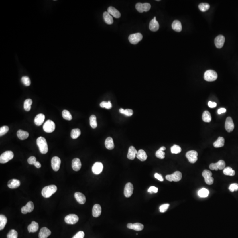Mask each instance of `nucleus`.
Returning a JSON list of instances; mask_svg holds the SVG:
<instances>
[{
  "mask_svg": "<svg viewBox=\"0 0 238 238\" xmlns=\"http://www.w3.org/2000/svg\"><path fill=\"white\" fill-rule=\"evenodd\" d=\"M154 176L156 179H158V180L160 181H163V178L162 176L160 174H158V173H155L154 175Z\"/></svg>",
  "mask_w": 238,
  "mask_h": 238,
  "instance_id": "obj_57",
  "label": "nucleus"
},
{
  "mask_svg": "<svg viewBox=\"0 0 238 238\" xmlns=\"http://www.w3.org/2000/svg\"><path fill=\"white\" fill-rule=\"evenodd\" d=\"M65 222L69 225H74L79 221V217L75 214H69L64 218Z\"/></svg>",
  "mask_w": 238,
  "mask_h": 238,
  "instance_id": "obj_12",
  "label": "nucleus"
},
{
  "mask_svg": "<svg viewBox=\"0 0 238 238\" xmlns=\"http://www.w3.org/2000/svg\"><path fill=\"white\" fill-rule=\"evenodd\" d=\"M202 119L203 121L205 122H210L212 120L211 114L209 111H204L202 114Z\"/></svg>",
  "mask_w": 238,
  "mask_h": 238,
  "instance_id": "obj_36",
  "label": "nucleus"
},
{
  "mask_svg": "<svg viewBox=\"0 0 238 238\" xmlns=\"http://www.w3.org/2000/svg\"><path fill=\"white\" fill-rule=\"evenodd\" d=\"M138 152L136 150L135 148L133 146H131L128 149V154H127V158L128 159L133 160L135 158Z\"/></svg>",
  "mask_w": 238,
  "mask_h": 238,
  "instance_id": "obj_21",
  "label": "nucleus"
},
{
  "mask_svg": "<svg viewBox=\"0 0 238 238\" xmlns=\"http://www.w3.org/2000/svg\"><path fill=\"white\" fill-rule=\"evenodd\" d=\"M36 158L35 156H31L27 160V162L28 164L31 165H34V164L36 162Z\"/></svg>",
  "mask_w": 238,
  "mask_h": 238,
  "instance_id": "obj_54",
  "label": "nucleus"
},
{
  "mask_svg": "<svg viewBox=\"0 0 238 238\" xmlns=\"http://www.w3.org/2000/svg\"><path fill=\"white\" fill-rule=\"evenodd\" d=\"M14 154L11 151H7L1 154L0 156V163L5 164L13 158Z\"/></svg>",
  "mask_w": 238,
  "mask_h": 238,
  "instance_id": "obj_4",
  "label": "nucleus"
},
{
  "mask_svg": "<svg viewBox=\"0 0 238 238\" xmlns=\"http://www.w3.org/2000/svg\"><path fill=\"white\" fill-rule=\"evenodd\" d=\"M17 135L19 139L21 140L27 139L29 136V133L27 131L19 130L17 132Z\"/></svg>",
  "mask_w": 238,
  "mask_h": 238,
  "instance_id": "obj_33",
  "label": "nucleus"
},
{
  "mask_svg": "<svg viewBox=\"0 0 238 238\" xmlns=\"http://www.w3.org/2000/svg\"><path fill=\"white\" fill-rule=\"evenodd\" d=\"M101 107L102 108H105L106 109H110L112 108V105L110 101H103L100 104Z\"/></svg>",
  "mask_w": 238,
  "mask_h": 238,
  "instance_id": "obj_47",
  "label": "nucleus"
},
{
  "mask_svg": "<svg viewBox=\"0 0 238 238\" xmlns=\"http://www.w3.org/2000/svg\"><path fill=\"white\" fill-rule=\"evenodd\" d=\"M108 12L111 16H113L116 18H119L121 17V14L120 12L112 6H110L108 8Z\"/></svg>",
  "mask_w": 238,
  "mask_h": 238,
  "instance_id": "obj_26",
  "label": "nucleus"
},
{
  "mask_svg": "<svg viewBox=\"0 0 238 238\" xmlns=\"http://www.w3.org/2000/svg\"><path fill=\"white\" fill-rule=\"evenodd\" d=\"M209 8H210V5L208 3H202L199 4L198 5L199 10L202 12H206V11L209 10Z\"/></svg>",
  "mask_w": 238,
  "mask_h": 238,
  "instance_id": "obj_42",
  "label": "nucleus"
},
{
  "mask_svg": "<svg viewBox=\"0 0 238 238\" xmlns=\"http://www.w3.org/2000/svg\"><path fill=\"white\" fill-rule=\"evenodd\" d=\"M103 169V164L100 162H97L93 166V172L96 175H98L102 172Z\"/></svg>",
  "mask_w": 238,
  "mask_h": 238,
  "instance_id": "obj_17",
  "label": "nucleus"
},
{
  "mask_svg": "<svg viewBox=\"0 0 238 238\" xmlns=\"http://www.w3.org/2000/svg\"><path fill=\"white\" fill-rule=\"evenodd\" d=\"M51 234L50 231L46 227L41 228L39 233V238H47Z\"/></svg>",
  "mask_w": 238,
  "mask_h": 238,
  "instance_id": "obj_23",
  "label": "nucleus"
},
{
  "mask_svg": "<svg viewBox=\"0 0 238 238\" xmlns=\"http://www.w3.org/2000/svg\"><path fill=\"white\" fill-rule=\"evenodd\" d=\"M37 144L39 148L40 153L46 154L48 152V147L46 139L44 137H38L37 139Z\"/></svg>",
  "mask_w": 238,
  "mask_h": 238,
  "instance_id": "obj_1",
  "label": "nucleus"
},
{
  "mask_svg": "<svg viewBox=\"0 0 238 238\" xmlns=\"http://www.w3.org/2000/svg\"><path fill=\"white\" fill-rule=\"evenodd\" d=\"M136 157L142 161H145L147 158V155L143 150H140L137 152Z\"/></svg>",
  "mask_w": 238,
  "mask_h": 238,
  "instance_id": "obj_34",
  "label": "nucleus"
},
{
  "mask_svg": "<svg viewBox=\"0 0 238 238\" xmlns=\"http://www.w3.org/2000/svg\"><path fill=\"white\" fill-rule=\"evenodd\" d=\"M225 163L223 160H220L216 163H212L209 165V168L212 170H222L225 168Z\"/></svg>",
  "mask_w": 238,
  "mask_h": 238,
  "instance_id": "obj_11",
  "label": "nucleus"
},
{
  "mask_svg": "<svg viewBox=\"0 0 238 238\" xmlns=\"http://www.w3.org/2000/svg\"><path fill=\"white\" fill-rule=\"evenodd\" d=\"M62 117L65 120L71 121L72 120V117L69 111L67 110H64L62 112Z\"/></svg>",
  "mask_w": 238,
  "mask_h": 238,
  "instance_id": "obj_46",
  "label": "nucleus"
},
{
  "mask_svg": "<svg viewBox=\"0 0 238 238\" xmlns=\"http://www.w3.org/2000/svg\"><path fill=\"white\" fill-rule=\"evenodd\" d=\"M226 112V109L225 108H222L219 109L218 110L217 113L219 114H221L225 113Z\"/></svg>",
  "mask_w": 238,
  "mask_h": 238,
  "instance_id": "obj_59",
  "label": "nucleus"
},
{
  "mask_svg": "<svg viewBox=\"0 0 238 238\" xmlns=\"http://www.w3.org/2000/svg\"><path fill=\"white\" fill-rule=\"evenodd\" d=\"M7 222V219L5 216L0 215V230H2L5 227Z\"/></svg>",
  "mask_w": 238,
  "mask_h": 238,
  "instance_id": "obj_38",
  "label": "nucleus"
},
{
  "mask_svg": "<svg viewBox=\"0 0 238 238\" xmlns=\"http://www.w3.org/2000/svg\"><path fill=\"white\" fill-rule=\"evenodd\" d=\"M61 160L58 156H54L51 160V166L54 171L57 172L58 171L60 167Z\"/></svg>",
  "mask_w": 238,
  "mask_h": 238,
  "instance_id": "obj_13",
  "label": "nucleus"
},
{
  "mask_svg": "<svg viewBox=\"0 0 238 238\" xmlns=\"http://www.w3.org/2000/svg\"><path fill=\"white\" fill-rule=\"evenodd\" d=\"M101 213V206L99 204H95L93 206L92 210L93 216L94 217H98Z\"/></svg>",
  "mask_w": 238,
  "mask_h": 238,
  "instance_id": "obj_22",
  "label": "nucleus"
},
{
  "mask_svg": "<svg viewBox=\"0 0 238 238\" xmlns=\"http://www.w3.org/2000/svg\"><path fill=\"white\" fill-rule=\"evenodd\" d=\"M143 39V35L141 33H138L131 34L128 39L130 42L132 44L135 45Z\"/></svg>",
  "mask_w": 238,
  "mask_h": 238,
  "instance_id": "obj_9",
  "label": "nucleus"
},
{
  "mask_svg": "<svg viewBox=\"0 0 238 238\" xmlns=\"http://www.w3.org/2000/svg\"><path fill=\"white\" fill-rule=\"evenodd\" d=\"M81 134V131L79 128L73 129L71 131V136L73 139H76L79 137Z\"/></svg>",
  "mask_w": 238,
  "mask_h": 238,
  "instance_id": "obj_39",
  "label": "nucleus"
},
{
  "mask_svg": "<svg viewBox=\"0 0 238 238\" xmlns=\"http://www.w3.org/2000/svg\"><path fill=\"white\" fill-rule=\"evenodd\" d=\"M32 104V100L31 99H26L24 102V105H23L25 110L27 112L30 111Z\"/></svg>",
  "mask_w": 238,
  "mask_h": 238,
  "instance_id": "obj_37",
  "label": "nucleus"
},
{
  "mask_svg": "<svg viewBox=\"0 0 238 238\" xmlns=\"http://www.w3.org/2000/svg\"><path fill=\"white\" fill-rule=\"evenodd\" d=\"M172 27L173 30L176 32H180L182 30V25L180 22L178 20H175L173 22Z\"/></svg>",
  "mask_w": 238,
  "mask_h": 238,
  "instance_id": "obj_29",
  "label": "nucleus"
},
{
  "mask_svg": "<svg viewBox=\"0 0 238 238\" xmlns=\"http://www.w3.org/2000/svg\"><path fill=\"white\" fill-rule=\"evenodd\" d=\"M223 174L226 176H234L235 175V171L229 167L225 168L223 169Z\"/></svg>",
  "mask_w": 238,
  "mask_h": 238,
  "instance_id": "obj_40",
  "label": "nucleus"
},
{
  "mask_svg": "<svg viewBox=\"0 0 238 238\" xmlns=\"http://www.w3.org/2000/svg\"><path fill=\"white\" fill-rule=\"evenodd\" d=\"M209 194V191L207 189L203 188L198 191V195L201 198L207 197Z\"/></svg>",
  "mask_w": 238,
  "mask_h": 238,
  "instance_id": "obj_41",
  "label": "nucleus"
},
{
  "mask_svg": "<svg viewBox=\"0 0 238 238\" xmlns=\"http://www.w3.org/2000/svg\"><path fill=\"white\" fill-rule=\"evenodd\" d=\"M106 148L109 150H112L114 148L113 140L112 137H109L106 139L105 141Z\"/></svg>",
  "mask_w": 238,
  "mask_h": 238,
  "instance_id": "obj_32",
  "label": "nucleus"
},
{
  "mask_svg": "<svg viewBox=\"0 0 238 238\" xmlns=\"http://www.w3.org/2000/svg\"><path fill=\"white\" fill-rule=\"evenodd\" d=\"M21 185V182L17 179H12L8 182V186L9 188L11 189L17 188Z\"/></svg>",
  "mask_w": 238,
  "mask_h": 238,
  "instance_id": "obj_28",
  "label": "nucleus"
},
{
  "mask_svg": "<svg viewBox=\"0 0 238 238\" xmlns=\"http://www.w3.org/2000/svg\"><path fill=\"white\" fill-rule=\"evenodd\" d=\"M169 206V204H163L160 207V211L161 213H164L167 210Z\"/></svg>",
  "mask_w": 238,
  "mask_h": 238,
  "instance_id": "obj_53",
  "label": "nucleus"
},
{
  "mask_svg": "<svg viewBox=\"0 0 238 238\" xmlns=\"http://www.w3.org/2000/svg\"><path fill=\"white\" fill-rule=\"evenodd\" d=\"M90 126L93 128H96L97 127L96 117L94 115H91L89 118Z\"/></svg>",
  "mask_w": 238,
  "mask_h": 238,
  "instance_id": "obj_43",
  "label": "nucleus"
},
{
  "mask_svg": "<svg viewBox=\"0 0 238 238\" xmlns=\"http://www.w3.org/2000/svg\"><path fill=\"white\" fill-rule=\"evenodd\" d=\"M182 150V149L180 146L178 145H173V146L171 147V152L172 154H178L180 153Z\"/></svg>",
  "mask_w": 238,
  "mask_h": 238,
  "instance_id": "obj_45",
  "label": "nucleus"
},
{
  "mask_svg": "<svg viewBox=\"0 0 238 238\" xmlns=\"http://www.w3.org/2000/svg\"><path fill=\"white\" fill-rule=\"evenodd\" d=\"M202 175L206 184L208 185L213 184L214 179L212 177V173L211 171L208 170H204L202 172Z\"/></svg>",
  "mask_w": 238,
  "mask_h": 238,
  "instance_id": "obj_7",
  "label": "nucleus"
},
{
  "mask_svg": "<svg viewBox=\"0 0 238 238\" xmlns=\"http://www.w3.org/2000/svg\"><path fill=\"white\" fill-rule=\"evenodd\" d=\"M215 44L216 46L219 49L223 47L225 42V38L222 35H219L215 38Z\"/></svg>",
  "mask_w": 238,
  "mask_h": 238,
  "instance_id": "obj_19",
  "label": "nucleus"
},
{
  "mask_svg": "<svg viewBox=\"0 0 238 238\" xmlns=\"http://www.w3.org/2000/svg\"><path fill=\"white\" fill-rule=\"evenodd\" d=\"M76 200L80 204H84L86 201V198L83 194L80 192H76L74 194Z\"/></svg>",
  "mask_w": 238,
  "mask_h": 238,
  "instance_id": "obj_24",
  "label": "nucleus"
},
{
  "mask_svg": "<svg viewBox=\"0 0 238 238\" xmlns=\"http://www.w3.org/2000/svg\"><path fill=\"white\" fill-rule=\"evenodd\" d=\"M119 112L121 113L125 114L126 116L128 117H130L132 116L133 114V111L132 109H124L121 108L119 110Z\"/></svg>",
  "mask_w": 238,
  "mask_h": 238,
  "instance_id": "obj_44",
  "label": "nucleus"
},
{
  "mask_svg": "<svg viewBox=\"0 0 238 238\" xmlns=\"http://www.w3.org/2000/svg\"><path fill=\"white\" fill-rule=\"evenodd\" d=\"M149 28L150 30L154 32H156L158 30L159 25L158 21H156V17H155L150 22Z\"/></svg>",
  "mask_w": 238,
  "mask_h": 238,
  "instance_id": "obj_20",
  "label": "nucleus"
},
{
  "mask_svg": "<svg viewBox=\"0 0 238 238\" xmlns=\"http://www.w3.org/2000/svg\"><path fill=\"white\" fill-rule=\"evenodd\" d=\"M159 149L160 150H161L164 151L165 150H166V148H165V147H160V148Z\"/></svg>",
  "mask_w": 238,
  "mask_h": 238,
  "instance_id": "obj_61",
  "label": "nucleus"
},
{
  "mask_svg": "<svg viewBox=\"0 0 238 238\" xmlns=\"http://www.w3.org/2000/svg\"><path fill=\"white\" fill-rule=\"evenodd\" d=\"M217 77V74L214 70H208L204 73V80L208 82H212L216 80Z\"/></svg>",
  "mask_w": 238,
  "mask_h": 238,
  "instance_id": "obj_3",
  "label": "nucleus"
},
{
  "mask_svg": "<svg viewBox=\"0 0 238 238\" xmlns=\"http://www.w3.org/2000/svg\"><path fill=\"white\" fill-rule=\"evenodd\" d=\"M34 165L38 168H39L41 167V164L38 161H36V162L34 164Z\"/></svg>",
  "mask_w": 238,
  "mask_h": 238,
  "instance_id": "obj_60",
  "label": "nucleus"
},
{
  "mask_svg": "<svg viewBox=\"0 0 238 238\" xmlns=\"http://www.w3.org/2000/svg\"><path fill=\"white\" fill-rule=\"evenodd\" d=\"M229 189L230 192H232L234 191H238V184L236 183L231 184L229 187Z\"/></svg>",
  "mask_w": 238,
  "mask_h": 238,
  "instance_id": "obj_52",
  "label": "nucleus"
},
{
  "mask_svg": "<svg viewBox=\"0 0 238 238\" xmlns=\"http://www.w3.org/2000/svg\"><path fill=\"white\" fill-rule=\"evenodd\" d=\"M182 177V174L181 172L179 171H176L173 174L167 175L165 178L166 180L170 182H178L181 180Z\"/></svg>",
  "mask_w": 238,
  "mask_h": 238,
  "instance_id": "obj_5",
  "label": "nucleus"
},
{
  "mask_svg": "<svg viewBox=\"0 0 238 238\" xmlns=\"http://www.w3.org/2000/svg\"><path fill=\"white\" fill-rule=\"evenodd\" d=\"M127 227L130 229L134 230L136 231H140L143 230L144 226L143 224L139 223H129L127 225Z\"/></svg>",
  "mask_w": 238,
  "mask_h": 238,
  "instance_id": "obj_18",
  "label": "nucleus"
},
{
  "mask_svg": "<svg viewBox=\"0 0 238 238\" xmlns=\"http://www.w3.org/2000/svg\"><path fill=\"white\" fill-rule=\"evenodd\" d=\"M45 119V116L43 114H38L34 119V123L36 125L41 126L44 122Z\"/></svg>",
  "mask_w": 238,
  "mask_h": 238,
  "instance_id": "obj_25",
  "label": "nucleus"
},
{
  "mask_svg": "<svg viewBox=\"0 0 238 238\" xmlns=\"http://www.w3.org/2000/svg\"><path fill=\"white\" fill-rule=\"evenodd\" d=\"M148 192L150 193H156L158 192V188L154 186H152L148 189Z\"/></svg>",
  "mask_w": 238,
  "mask_h": 238,
  "instance_id": "obj_56",
  "label": "nucleus"
},
{
  "mask_svg": "<svg viewBox=\"0 0 238 238\" xmlns=\"http://www.w3.org/2000/svg\"><path fill=\"white\" fill-rule=\"evenodd\" d=\"M38 228H39V225L38 223L33 221L30 225H28L27 229L29 232H35L38 230Z\"/></svg>",
  "mask_w": 238,
  "mask_h": 238,
  "instance_id": "obj_30",
  "label": "nucleus"
},
{
  "mask_svg": "<svg viewBox=\"0 0 238 238\" xmlns=\"http://www.w3.org/2000/svg\"><path fill=\"white\" fill-rule=\"evenodd\" d=\"M7 238H17L18 233L15 230H11L7 235Z\"/></svg>",
  "mask_w": 238,
  "mask_h": 238,
  "instance_id": "obj_48",
  "label": "nucleus"
},
{
  "mask_svg": "<svg viewBox=\"0 0 238 238\" xmlns=\"http://www.w3.org/2000/svg\"><path fill=\"white\" fill-rule=\"evenodd\" d=\"M225 128L226 130L228 132H231L234 129V124L232 118L231 117L227 118L225 123Z\"/></svg>",
  "mask_w": 238,
  "mask_h": 238,
  "instance_id": "obj_15",
  "label": "nucleus"
},
{
  "mask_svg": "<svg viewBox=\"0 0 238 238\" xmlns=\"http://www.w3.org/2000/svg\"><path fill=\"white\" fill-rule=\"evenodd\" d=\"M81 162L80 159L76 158L72 160V168L74 171H79L81 168Z\"/></svg>",
  "mask_w": 238,
  "mask_h": 238,
  "instance_id": "obj_27",
  "label": "nucleus"
},
{
  "mask_svg": "<svg viewBox=\"0 0 238 238\" xmlns=\"http://www.w3.org/2000/svg\"><path fill=\"white\" fill-rule=\"evenodd\" d=\"M57 187L54 185L47 186L43 188L42 191V196L46 198H50L57 190Z\"/></svg>",
  "mask_w": 238,
  "mask_h": 238,
  "instance_id": "obj_2",
  "label": "nucleus"
},
{
  "mask_svg": "<svg viewBox=\"0 0 238 238\" xmlns=\"http://www.w3.org/2000/svg\"><path fill=\"white\" fill-rule=\"evenodd\" d=\"M43 130L47 133H51L55 129V124L51 120H48L44 123Z\"/></svg>",
  "mask_w": 238,
  "mask_h": 238,
  "instance_id": "obj_6",
  "label": "nucleus"
},
{
  "mask_svg": "<svg viewBox=\"0 0 238 238\" xmlns=\"http://www.w3.org/2000/svg\"><path fill=\"white\" fill-rule=\"evenodd\" d=\"M21 81L23 84L25 85L26 86H29L30 85V84H31L30 79L27 76H23V77H22Z\"/></svg>",
  "mask_w": 238,
  "mask_h": 238,
  "instance_id": "obj_49",
  "label": "nucleus"
},
{
  "mask_svg": "<svg viewBox=\"0 0 238 238\" xmlns=\"http://www.w3.org/2000/svg\"><path fill=\"white\" fill-rule=\"evenodd\" d=\"M9 130V127L7 126H4L0 128V136H2L6 134Z\"/></svg>",
  "mask_w": 238,
  "mask_h": 238,
  "instance_id": "obj_51",
  "label": "nucleus"
},
{
  "mask_svg": "<svg viewBox=\"0 0 238 238\" xmlns=\"http://www.w3.org/2000/svg\"><path fill=\"white\" fill-rule=\"evenodd\" d=\"M34 205L32 202H28L25 206L21 208V211L22 213L26 214L28 213H31L34 209Z\"/></svg>",
  "mask_w": 238,
  "mask_h": 238,
  "instance_id": "obj_14",
  "label": "nucleus"
},
{
  "mask_svg": "<svg viewBox=\"0 0 238 238\" xmlns=\"http://www.w3.org/2000/svg\"><path fill=\"white\" fill-rule=\"evenodd\" d=\"M198 156V154L195 150L189 151L186 154V158H188L190 163L194 164L197 161Z\"/></svg>",
  "mask_w": 238,
  "mask_h": 238,
  "instance_id": "obj_10",
  "label": "nucleus"
},
{
  "mask_svg": "<svg viewBox=\"0 0 238 238\" xmlns=\"http://www.w3.org/2000/svg\"><path fill=\"white\" fill-rule=\"evenodd\" d=\"M225 145V139L222 137H219L218 139L213 143L214 147L216 148H219L223 147Z\"/></svg>",
  "mask_w": 238,
  "mask_h": 238,
  "instance_id": "obj_35",
  "label": "nucleus"
},
{
  "mask_svg": "<svg viewBox=\"0 0 238 238\" xmlns=\"http://www.w3.org/2000/svg\"><path fill=\"white\" fill-rule=\"evenodd\" d=\"M156 156L158 158L163 159L165 158V153L163 151L159 149L156 153Z\"/></svg>",
  "mask_w": 238,
  "mask_h": 238,
  "instance_id": "obj_50",
  "label": "nucleus"
},
{
  "mask_svg": "<svg viewBox=\"0 0 238 238\" xmlns=\"http://www.w3.org/2000/svg\"><path fill=\"white\" fill-rule=\"evenodd\" d=\"M208 106L211 108H215L217 106V104L216 102H212L211 101H209L208 102Z\"/></svg>",
  "mask_w": 238,
  "mask_h": 238,
  "instance_id": "obj_58",
  "label": "nucleus"
},
{
  "mask_svg": "<svg viewBox=\"0 0 238 238\" xmlns=\"http://www.w3.org/2000/svg\"><path fill=\"white\" fill-rule=\"evenodd\" d=\"M84 231H80L77 232L72 238H84Z\"/></svg>",
  "mask_w": 238,
  "mask_h": 238,
  "instance_id": "obj_55",
  "label": "nucleus"
},
{
  "mask_svg": "<svg viewBox=\"0 0 238 238\" xmlns=\"http://www.w3.org/2000/svg\"><path fill=\"white\" fill-rule=\"evenodd\" d=\"M150 4L148 3H144L142 4L141 3H138L135 5V8L136 10L140 13H143L144 12H147L150 10L151 8Z\"/></svg>",
  "mask_w": 238,
  "mask_h": 238,
  "instance_id": "obj_8",
  "label": "nucleus"
},
{
  "mask_svg": "<svg viewBox=\"0 0 238 238\" xmlns=\"http://www.w3.org/2000/svg\"><path fill=\"white\" fill-rule=\"evenodd\" d=\"M104 21L108 25H112L113 23V17L108 12H104L103 13Z\"/></svg>",
  "mask_w": 238,
  "mask_h": 238,
  "instance_id": "obj_31",
  "label": "nucleus"
},
{
  "mask_svg": "<svg viewBox=\"0 0 238 238\" xmlns=\"http://www.w3.org/2000/svg\"><path fill=\"white\" fill-rule=\"evenodd\" d=\"M133 186L131 183H128L126 184L124 189V194L127 198L130 197L133 194Z\"/></svg>",
  "mask_w": 238,
  "mask_h": 238,
  "instance_id": "obj_16",
  "label": "nucleus"
}]
</instances>
